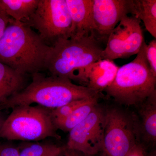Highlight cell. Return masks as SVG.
Here are the masks:
<instances>
[{
    "instance_id": "obj_18",
    "label": "cell",
    "mask_w": 156,
    "mask_h": 156,
    "mask_svg": "<svg viewBox=\"0 0 156 156\" xmlns=\"http://www.w3.org/2000/svg\"><path fill=\"white\" fill-rule=\"evenodd\" d=\"M134 16L144 23L147 30L156 38V0H134Z\"/></svg>"
},
{
    "instance_id": "obj_4",
    "label": "cell",
    "mask_w": 156,
    "mask_h": 156,
    "mask_svg": "<svg viewBox=\"0 0 156 156\" xmlns=\"http://www.w3.org/2000/svg\"><path fill=\"white\" fill-rule=\"evenodd\" d=\"M12 110L0 130V138L23 142H38L49 137L61 139L53 124L52 109L30 105Z\"/></svg>"
},
{
    "instance_id": "obj_16",
    "label": "cell",
    "mask_w": 156,
    "mask_h": 156,
    "mask_svg": "<svg viewBox=\"0 0 156 156\" xmlns=\"http://www.w3.org/2000/svg\"><path fill=\"white\" fill-rule=\"evenodd\" d=\"M100 97V95H98L92 98L64 119L53 120L55 128L57 130L69 132L73 128L87 118L94 108L98 104V101Z\"/></svg>"
},
{
    "instance_id": "obj_26",
    "label": "cell",
    "mask_w": 156,
    "mask_h": 156,
    "mask_svg": "<svg viewBox=\"0 0 156 156\" xmlns=\"http://www.w3.org/2000/svg\"><path fill=\"white\" fill-rule=\"evenodd\" d=\"M148 156H156V151H154Z\"/></svg>"
},
{
    "instance_id": "obj_13",
    "label": "cell",
    "mask_w": 156,
    "mask_h": 156,
    "mask_svg": "<svg viewBox=\"0 0 156 156\" xmlns=\"http://www.w3.org/2000/svg\"><path fill=\"white\" fill-rule=\"evenodd\" d=\"M140 119V140L145 144L156 142V92L136 106Z\"/></svg>"
},
{
    "instance_id": "obj_10",
    "label": "cell",
    "mask_w": 156,
    "mask_h": 156,
    "mask_svg": "<svg viewBox=\"0 0 156 156\" xmlns=\"http://www.w3.org/2000/svg\"><path fill=\"white\" fill-rule=\"evenodd\" d=\"M129 14H135L134 0H92V35L99 44L107 43L112 31Z\"/></svg>"
},
{
    "instance_id": "obj_20",
    "label": "cell",
    "mask_w": 156,
    "mask_h": 156,
    "mask_svg": "<svg viewBox=\"0 0 156 156\" xmlns=\"http://www.w3.org/2000/svg\"><path fill=\"white\" fill-rule=\"evenodd\" d=\"M145 56L151 72L156 77V40L151 41L145 47Z\"/></svg>"
},
{
    "instance_id": "obj_22",
    "label": "cell",
    "mask_w": 156,
    "mask_h": 156,
    "mask_svg": "<svg viewBox=\"0 0 156 156\" xmlns=\"http://www.w3.org/2000/svg\"><path fill=\"white\" fill-rule=\"evenodd\" d=\"M126 156H148L146 147L141 143L136 144Z\"/></svg>"
},
{
    "instance_id": "obj_17",
    "label": "cell",
    "mask_w": 156,
    "mask_h": 156,
    "mask_svg": "<svg viewBox=\"0 0 156 156\" xmlns=\"http://www.w3.org/2000/svg\"><path fill=\"white\" fill-rule=\"evenodd\" d=\"M19 156H59L65 145L50 141L23 142L18 146Z\"/></svg>"
},
{
    "instance_id": "obj_1",
    "label": "cell",
    "mask_w": 156,
    "mask_h": 156,
    "mask_svg": "<svg viewBox=\"0 0 156 156\" xmlns=\"http://www.w3.org/2000/svg\"><path fill=\"white\" fill-rule=\"evenodd\" d=\"M50 49L30 27L12 20L0 39V62L32 75L45 69Z\"/></svg>"
},
{
    "instance_id": "obj_3",
    "label": "cell",
    "mask_w": 156,
    "mask_h": 156,
    "mask_svg": "<svg viewBox=\"0 0 156 156\" xmlns=\"http://www.w3.org/2000/svg\"><path fill=\"white\" fill-rule=\"evenodd\" d=\"M145 41L136 57L119 67L107 95L119 104L136 106L156 92V77L151 72L145 56Z\"/></svg>"
},
{
    "instance_id": "obj_7",
    "label": "cell",
    "mask_w": 156,
    "mask_h": 156,
    "mask_svg": "<svg viewBox=\"0 0 156 156\" xmlns=\"http://www.w3.org/2000/svg\"><path fill=\"white\" fill-rule=\"evenodd\" d=\"M23 23L36 30L50 47L70 38L71 19L66 0H40L33 14Z\"/></svg>"
},
{
    "instance_id": "obj_15",
    "label": "cell",
    "mask_w": 156,
    "mask_h": 156,
    "mask_svg": "<svg viewBox=\"0 0 156 156\" xmlns=\"http://www.w3.org/2000/svg\"><path fill=\"white\" fill-rule=\"evenodd\" d=\"M40 0H0V8L11 19L24 22L35 11Z\"/></svg>"
},
{
    "instance_id": "obj_25",
    "label": "cell",
    "mask_w": 156,
    "mask_h": 156,
    "mask_svg": "<svg viewBox=\"0 0 156 156\" xmlns=\"http://www.w3.org/2000/svg\"><path fill=\"white\" fill-rule=\"evenodd\" d=\"M5 119V117H4L3 115L1 113V111H0V130H1V128H2L3 123H4Z\"/></svg>"
},
{
    "instance_id": "obj_2",
    "label": "cell",
    "mask_w": 156,
    "mask_h": 156,
    "mask_svg": "<svg viewBox=\"0 0 156 156\" xmlns=\"http://www.w3.org/2000/svg\"><path fill=\"white\" fill-rule=\"evenodd\" d=\"M31 76V83L9 98L1 110L34 103L53 109L74 101L100 95L87 87L74 83L66 78L51 75L46 76L40 72Z\"/></svg>"
},
{
    "instance_id": "obj_14",
    "label": "cell",
    "mask_w": 156,
    "mask_h": 156,
    "mask_svg": "<svg viewBox=\"0 0 156 156\" xmlns=\"http://www.w3.org/2000/svg\"><path fill=\"white\" fill-rule=\"evenodd\" d=\"M27 75L0 62V111L9 98L27 86Z\"/></svg>"
},
{
    "instance_id": "obj_19",
    "label": "cell",
    "mask_w": 156,
    "mask_h": 156,
    "mask_svg": "<svg viewBox=\"0 0 156 156\" xmlns=\"http://www.w3.org/2000/svg\"><path fill=\"white\" fill-rule=\"evenodd\" d=\"M90 98L74 101L63 106L51 110L52 119L59 120L66 118L69 115L74 111L76 109L86 103Z\"/></svg>"
},
{
    "instance_id": "obj_9",
    "label": "cell",
    "mask_w": 156,
    "mask_h": 156,
    "mask_svg": "<svg viewBox=\"0 0 156 156\" xmlns=\"http://www.w3.org/2000/svg\"><path fill=\"white\" fill-rule=\"evenodd\" d=\"M144 40L140 20L126 15L112 31L102 52L103 58H128L139 53Z\"/></svg>"
},
{
    "instance_id": "obj_23",
    "label": "cell",
    "mask_w": 156,
    "mask_h": 156,
    "mask_svg": "<svg viewBox=\"0 0 156 156\" xmlns=\"http://www.w3.org/2000/svg\"><path fill=\"white\" fill-rule=\"evenodd\" d=\"M12 20L0 8V39L6 27Z\"/></svg>"
},
{
    "instance_id": "obj_5",
    "label": "cell",
    "mask_w": 156,
    "mask_h": 156,
    "mask_svg": "<svg viewBox=\"0 0 156 156\" xmlns=\"http://www.w3.org/2000/svg\"><path fill=\"white\" fill-rule=\"evenodd\" d=\"M50 47L45 69L54 76L69 80L78 69L103 59L104 49L92 35L61 39Z\"/></svg>"
},
{
    "instance_id": "obj_8",
    "label": "cell",
    "mask_w": 156,
    "mask_h": 156,
    "mask_svg": "<svg viewBox=\"0 0 156 156\" xmlns=\"http://www.w3.org/2000/svg\"><path fill=\"white\" fill-rule=\"evenodd\" d=\"M106 110L98 104L85 119L69 132L66 147L86 156L100 153L103 144Z\"/></svg>"
},
{
    "instance_id": "obj_21",
    "label": "cell",
    "mask_w": 156,
    "mask_h": 156,
    "mask_svg": "<svg viewBox=\"0 0 156 156\" xmlns=\"http://www.w3.org/2000/svg\"><path fill=\"white\" fill-rule=\"evenodd\" d=\"M0 156H19V148L11 142L0 141Z\"/></svg>"
},
{
    "instance_id": "obj_6",
    "label": "cell",
    "mask_w": 156,
    "mask_h": 156,
    "mask_svg": "<svg viewBox=\"0 0 156 156\" xmlns=\"http://www.w3.org/2000/svg\"><path fill=\"white\" fill-rule=\"evenodd\" d=\"M140 140L138 117L122 110H106L105 124L100 156H126Z\"/></svg>"
},
{
    "instance_id": "obj_11",
    "label": "cell",
    "mask_w": 156,
    "mask_h": 156,
    "mask_svg": "<svg viewBox=\"0 0 156 156\" xmlns=\"http://www.w3.org/2000/svg\"><path fill=\"white\" fill-rule=\"evenodd\" d=\"M119 67L113 60L103 58L78 69L69 80L101 94L111 85Z\"/></svg>"
},
{
    "instance_id": "obj_12",
    "label": "cell",
    "mask_w": 156,
    "mask_h": 156,
    "mask_svg": "<svg viewBox=\"0 0 156 156\" xmlns=\"http://www.w3.org/2000/svg\"><path fill=\"white\" fill-rule=\"evenodd\" d=\"M71 19L70 39L92 35V0H66Z\"/></svg>"
},
{
    "instance_id": "obj_24",
    "label": "cell",
    "mask_w": 156,
    "mask_h": 156,
    "mask_svg": "<svg viewBox=\"0 0 156 156\" xmlns=\"http://www.w3.org/2000/svg\"><path fill=\"white\" fill-rule=\"evenodd\" d=\"M59 156H86L84 154L79 152L76 151H75L69 149L67 148L66 147H65L64 149L62 151V152L60 154Z\"/></svg>"
}]
</instances>
